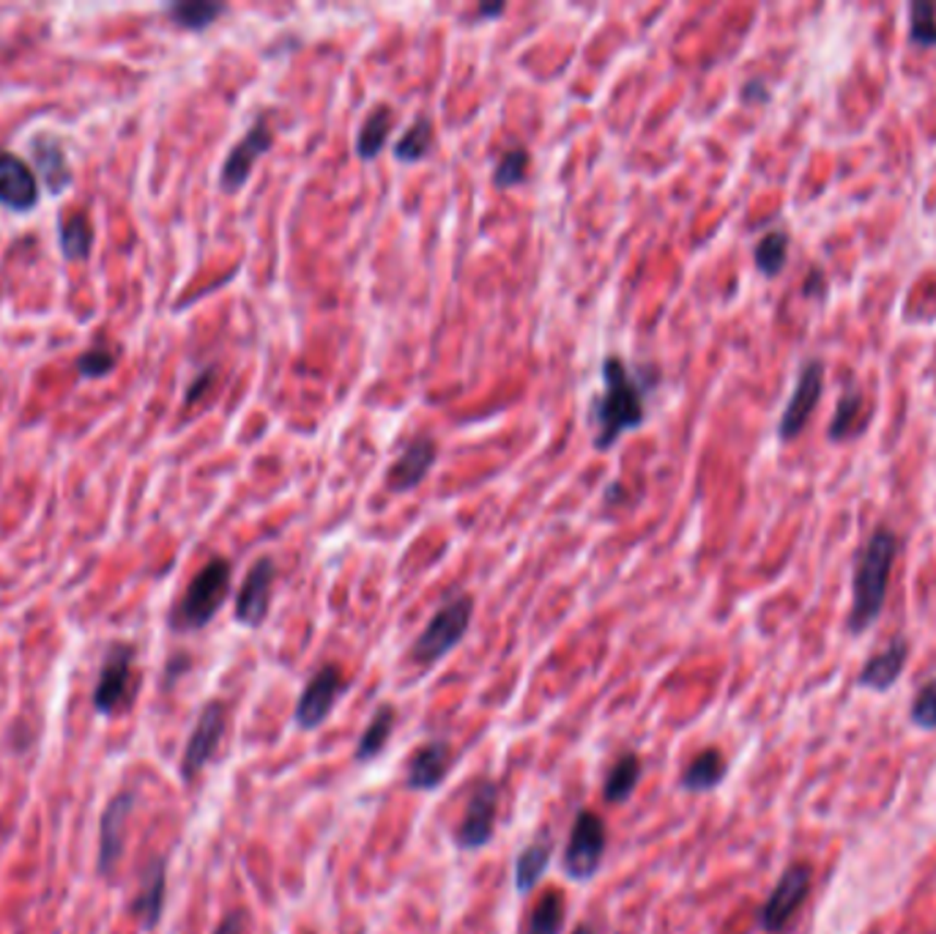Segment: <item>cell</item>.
I'll list each match as a JSON object with an SVG mask.
<instances>
[{
	"mask_svg": "<svg viewBox=\"0 0 936 934\" xmlns=\"http://www.w3.org/2000/svg\"><path fill=\"white\" fill-rule=\"evenodd\" d=\"M807 890H811V866L805 863H794V866L786 869L780 874L778 885L769 894L767 905L762 907V926L769 934H778L789 926V921L794 918V912L800 910V905L805 901Z\"/></svg>",
	"mask_w": 936,
	"mask_h": 934,
	"instance_id": "obj_11",
	"label": "cell"
},
{
	"mask_svg": "<svg viewBox=\"0 0 936 934\" xmlns=\"http://www.w3.org/2000/svg\"><path fill=\"white\" fill-rule=\"evenodd\" d=\"M275 559L260 557L258 562L250 568L247 579H244L242 590L236 597V619L247 628L264 626L266 614H269L271 603V584H275Z\"/></svg>",
	"mask_w": 936,
	"mask_h": 934,
	"instance_id": "obj_14",
	"label": "cell"
},
{
	"mask_svg": "<svg viewBox=\"0 0 936 934\" xmlns=\"http://www.w3.org/2000/svg\"><path fill=\"white\" fill-rule=\"evenodd\" d=\"M726 773H729V762H726L724 751L704 749L688 767H684L679 784H682V789H688V792H709V789L720 787Z\"/></svg>",
	"mask_w": 936,
	"mask_h": 934,
	"instance_id": "obj_20",
	"label": "cell"
},
{
	"mask_svg": "<svg viewBox=\"0 0 936 934\" xmlns=\"http://www.w3.org/2000/svg\"><path fill=\"white\" fill-rule=\"evenodd\" d=\"M526 168H528L526 148H510V151H505V157L499 159V165H496L494 184L501 186V190L512 184H521L523 175H526Z\"/></svg>",
	"mask_w": 936,
	"mask_h": 934,
	"instance_id": "obj_33",
	"label": "cell"
},
{
	"mask_svg": "<svg viewBox=\"0 0 936 934\" xmlns=\"http://www.w3.org/2000/svg\"><path fill=\"white\" fill-rule=\"evenodd\" d=\"M116 365H119V356H116V351L110 349H90L85 351V354L77 356V362H74V367H77V373L83 378H105L110 376L112 371H116Z\"/></svg>",
	"mask_w": 936,
	"mask_h": 934,
	"instance_id": "obj_34",
	"label": "cell"
},
{
	"mask_svg": "<svg viewBox=\"0 0 936 934\" xmlns=\"http://www.w3.org/2000/svg\"><path fill=\"white\" fill-rule=\"evenodd\" d=\"M802 293H805L807 299H816V302H822V299L827 296V275L822 266H813V269L807 271L805 282H802Z\"/></svg>",
	"mask_w": 936,
	"mask_h": 934,
	"instance_id": "obj_36",
	"label": "cell"
},
{
	"mask_svg": "<svg viewBox=\"0 0 936 934\" xmlns=\"http://www.w3.org/2000/svg\"><path fill=\"white\" fill-rule=\"evenodd\" d=\"M219 14H224V7L211 0H184L168 9V17L184 31H206Z\"/></svg>",
	"mask_w": 936,
	"mask_h": 934,
	"instance_id": "obj_30",
	"label": "cell"
},
{
	"mask_svg": "<svg viewBox=\"0 0 936 934\" xmlns=\"http://www.w3.org/2000/svg\"><path fill=\"white\" fill-rule=\"evenodd\" d=\"M641 760L635 754H622L617 762L611 765V771L606 773V784H603V798L608 800V803H624V800H630V794L635 792V787H639L641 781Z\"/></svg>",
	"mask_w": 936,
	"mask_h": 934,
	"instance_id": "obj_26",
	"label": "cell"
},
{
	"mask_svg": "<svg viewBox=\"0 0 936 934\" xmlns=\"http://www.w3.org/2000/svg\"><path fill=\"white\" fill-rule=\"evenodd\" d=\"M608 847V830L606 822L595 811L583 809L578 811L575 822H572L570 839L564 847V872L567 877L575 880V883H589L597 872H600V863L606 858Z\"/></svg>",
	"mask_w": 936,
	"mask_h": 934,
	"instance_id": "obj_5",
	"label": "cell"
},
{
	"mask_svg": "<svg viewBox=\"0 0 936 934\" xmlns=\"http://www.w3.org/2000/svg\"><path fill=\"white\" fill-rule=\"evenodd\" d=\"M644 384L630 373L624 360L606 356L603 360V395L595 403L597 450H608L628 430L644 425Z\"/></svg>",
	"mask_w": 936,
	"mask_h": 934,
	"instance_id": "obj_2",
	"label": "cell"
},
{
	"mask_svg": "<svg viewBox=\"0 0 936 934\" xmlns=\"http://www.w3.org/2000/svg\"><path fill=\"white\" fill-rule=\"evenodd\" d=\"M436 463V441L433 439H414L403 450V456L394 461L392 472H389V488L392 490H411L425 480Z\"/></svg>",
	"mask_w": 936,
	"mask_h": 934,
	"instance_id": "obj_18",
	"label": "cell"
},
{
	"mask_svg": "<svg viewBox=\"0 0 936 934\" xmlns=\"http://www.w3.org/2000/svg\"><path fill=\"white\" fill-rule=\"evenodd\" d=\"M271 141H275V137H271L269 124H266L264 116H258L255 124L247 130V135L233 146V151L224 159L222 173H219V186H222L224 192L242 190V186L247 184L250 173H253L255 162L260 159V154L269 151Z\"/></svg>",
	"mask_w": 936,
	"mask_h": 934,
	"instance_id": "obj_12",
	"label": "cell"
},
{
	"mask_svg": "<svg viewBox=\"0 0 936 934\" xmlns=\"http://www.w3.org/2000/svg\"><path fill=\"white\" fill-rule=\"evenodd\" d=\"M36 203H39L36 173L17 154L0 148V206L25 215V211L36 209Z\"/></svg>",
	"mask_w": 936,
	"mask_h": 934,
	"instance_id": "obj_13",
	"label": "cell"
},
{
	"mask_svg": "<svg viewBox=\"0 0 936 934\" xmlns=\"http://www.w3.org/2000/svg\"><path fill=\"white\" fill-rule=\"evenodd\" d=\"M31 151H34V165L50 195H61L63 190L72 186L69 157L56 135H36L34 141H31Z\"/></svg>",
	"mask_w": 936,
	"mask_h": 934,
	"instance_id": "obj_17",
	"label": "cell"
},
{
	"mask_svg": "<svg viewBox=\"0 0 936 934\" xmlns=\"http://www.w3.org/2000/svg\"><path fill=\"white\" fill-rule=\"evenodd\" d=\"M907 658H909L907 639H892L882 653L871 655V658L865 660L863 671H860V686H868L874 688V691H887V688L901 677L903 666H907Z\"/></svg>",
	"mask_w": 936,
	"mask_h": 934,
	"instance_id": "obj_19",
	"label": "cell"
},
{
	"mask_svg": "<svg viewBox=\"0 0 936 934\" xmlns=\"http://www.w3.org/2000/svg\"><path fill=\"white\" fill-rule=\"evenodd\" d=\"M567 921V896L561 888H550L539 896L534 910L528 912L523 934H561Z\"/></svg>",
	"mask_w": 936,
	"mask_h": 934,
	"instance_id": "obj_22",
	"label": "cell"
},
{
	"mask_svg": "<svg viewBox=\"0 0 936 934\" xmlns=\"http://www.w3.org/2000/svg\"><path fill=\"white\" fill-rule=\"evenodd\" d=\"M230 592V562L224 557H214L197 570L195 579L186 586L179 608L173 614V628L179 631H200L217 617L224 597Z\"/></svg>",
	"mask_w": 936,
	"mask_h": 934,
	"instance_id": "obj_3",
	"label": "cell"
},
{
	"mask_svg": "<svg viewBox=\"0 0 936 934\" xmlns=\"http://www.w3.org/2000/svg\"><path fill=\"white\" fill-rule=\"evenodd\" d=\"M165 877H168V869H165V861L151 863V869H148L146 877H143L141 894H137L135 905H132V912H135V915L141 918L143 929H154L159 923V918H162Z\"/></svg>",
	"mask_w": 936,
	"mask_h": 934,
	"instance_id": "obj_21",
	"label": "cell"
},
{
	"mask_svg": "<svg viewBox=\"0 0 936 934\" xmlns=\"http://www.w3.org/2000/svg\"><path fill=\"white\" fill-rule=\"evenodd\" d=\"M501 12H505V7H501V3H499V7H483V9H479V14H483V17H496V14H501Z\"/></svg>",
	"mask_w": 936,
	"mask_h": 934,
	"instance_id": "obj_40",
	"label": "cell"
},
{
	"mask_svg": "<svg viewBox=\"0 0 936 934\" xmlns=\"http://www.w3.org/2000/svg\"><path fill=\"white\" fill-rule=\"evenodd\" d=\"M224 726H228V709L222 702H208L200 709V718H197L195 729L190 735V743L184 749V760H181V776L184 781L197 778V773L214 760L219 743H222Z\"/></svg>",
	"mask_w": 936,
	"mask_h": 934,
	"instance_id": "obj_10",
	"label": "cell"
},
{
	"mask_svg": "<svg viewBox=\"0 0 936 934\" xmlns=\"http://www.w3.org/2000/svg\"><path fill=\"white\" fill-rule=\"evenodd\" d=\"M550 858H554V845H550L548 836H539L537 841L526 847V850L518 856L515 861V888L518 894H528L534 885L543 880V874L548 872Z\"/></svg>",
	"mask_w": 936,
	"mask_h": 934,
	"instance_id": "obj_24",
	"label": "cell"
},
{
	"mask_svg": "<svg viewBox=\"0 0 936 934\" xmlns=\"http://www.w3.org/2000/svg\"><path fill=\"white\" fill-rule=\"evenodd\" d=\"M58 247L66 260H85L94 250V226L85 215H72L58 226Z\"/></svg>",
	"mask_w": 936,
	"mask_h": 934,
	"instance_id": "obj_27",
	"label": "cell"
},
{
	"mask_svg": "<svg viewBox=\"0 0 936 934\" xmlns=\"http://www.w3.org/2000/svg\"><path fill=\"white\" fill-rule=\"evenodd\" d=\"M345 688H348V682H345V677H342L340 666L337 664L320 666V669L315 671L313 677H309V682L304 686L302 696H299V702H296V713H293V720H296L299 729H304V732H309V729H318V726L331 715L337 699L345 693Z\"/></svg>",
	"mask_w": 936,
	"mask_h": 934,
	"instance_id": "obj_8",
	"label": "cell"
},
{
	"mask_svg": "<svg viewBox=\"0 0 936 934\" xmlns=\"http://www.w3.org/2000/svg\"><path fill=\"white\" fill-rule=\"evenodd\" d=\"M496 816H499V784L477 778L469 789V803L454 834V845L469 852L483 850L496 834Z\"/></svg>",
	"mask_w": 936,
	"mask_h": 934,
	"instance_id": "obj_6",
	"label": "cell"
},
{
	"mask_svg": "<svg viewBox=\"0 0 936 934\" xmlns=\"http://www.w3.org/2000/svg\"><path fill=\"white\" fill-rule=\"evenodd\" d=\"M449 767H452V749H449L447 740H427L411 754L409 765H405V787L411 792H433L443 784Z\"/></svg>",
	"mask_w": 936,
	"mask_h": 934,
	"instance_id": "obj_15",
	"label": "cell"
},
{
	"mask_svg": "<svg viewBox=\"0 0 936 934\" xmlns=\"http://www.w3.org/2000/svg\"><path fill=\"white\" fill-rule=\"evenodd\" d=\"M742 99H745L747 105H762V101H769L767 83H764V80H747L745 88H742Z\"/></svg>",
	"mask_w": 936,
	"mask_h": 934,
	"instance_id": "obj_38",
	"label": "cell"
},
{
	"mask_svg": "<svg viewBox=\"0 0 936 934\" xmlns=\"http://www.w3.org/2000/svg\"><path fill=\"white\" fill-rule=\"evenodd\" d=\"M430 146L433 121L422 116V119H416L414 124L405 130V135L394 143V157H398L400 162H420V159H425V154L430 151Z\"/></svg>",
	"mask_w": 936,
	"mask_h": 934,
	"instance_id": "obj_32",
	"label": "cell"
},
{
	"mask_svg": "<svg viewBox=\"0 0 936 934\" xmlns=\"http://www.w3.org/2000/svg\"><path fill=\"white\" fill-rule=\"evenodd\" d=\"M753 260L764 277H778L789 260V233L780 231V228L764 233L753 247Z\"/></svg>",
	"mask_w": 936,
	"mask_h": 934,
	"instance_id": "obj_29",
	"label": "cell"
},
{
	"mask_svg": "<svg viewBox=\"0 0 936 934\" xmlns=\"http://www.w3.org/2000/svg\"><path fill=\"white\" fill-rule=\"evenodd\" d=\"M132 666H135V647L132 644H112L101 660L99 680L94 688V707L110 715L124 707L132 688Z\"/></svg>",
	"mask_w": 936,
	"mask_h": 934,
	"instance_id": "obj_9",
	"label": "cell"
},
{
	"mask_svg": "<svg viewBox=\"0 0 936 934\" xmlns=\"http://www.w3.org/2000/svg\"><path fill=\"white\" fill-rule=\"evenodd\" d=\"M472 614H474V597L472 595H460L454 601L443 603L436 611V617L427 622L425 631L416 636V642L411 644V660L420 666H433L443 658L447 653H452L460 642L469 633L472 626Z\"/></svg>",
	"mask_w": 936,
	"mask_h": 934,
	"instance_id": "obj_4",
	"label": "cell"
},
{
	"mask_svg": "<svg viewBox=\"0 0 936 934\" xmlns=\"http://www.w3.org/2000/svg\"><path fill=\"white\" fill-rule=\"evenodd\" d=\"M394 126V116L389 105H378L370 110V116L365 119L360 130V141H356V151L362 159H373L384 148V143L389 141V132Z\"/></svg>",
	"mask_w": 936,
	"mask_h": 934,
	"instance_id": "obj_28",
	"label": "cell"
},
{
	"mask_svg": "<svg viewBox=\"0 0 936 934\" xmlns=\"http://www.w3.org/2000/svg\"><path fill=\"white\" fill-rule=\"evenodd\" d=\"M909 45L920 50L936 47V3L931 0L909 3Z\"/></svg>",
	"mask_w": 936,
	"mask_h": 934,
	"instance_id": "obj_31",
	"label": "cell"
},
{
	"mask_svg": "<svg viewBox=\"0 0 936 934\" xmlns=\"http://www.w3.org/2000/svg\"><path fill=\"white\" fill-rule=\"evenodd\" d=\"M211 378H214L211 371H203L200 376H197V381L190 387V392H186V403H195V400L200 398L203 392H206V387L211 384Z\"/></svg>",
	"mask_w": 936,
	"mask_h": 934,
	"instance_id": "obj_39",
	"label": "cell"
},
{
	"mask_svg": "<svg viewBox=\"0 0 936 934\" xmlns=\"http://www.w3.org/2000/svg\"><path fill=\"white\" fill-rule=\"evenodd\" d=\"M912 720L923 729H936V677L925 682L912 699Z\"/></svg>",
	"mask_w": 936,
	"mask_h": 934,
	"instance_id": "obj_35",
	"label": "cell"
},
{
	"mask_svg": "<svg viewBox=\"0 0 936 934\" xmlns=\"http://www.w3.org/2000/svg\"><path fill=\"white\" fill-rule=\"evenodd\" d=\"M863 409H865L863 389H860L858 384H849V387L843 389L841 398H838L836 414H832V423H830V428H827V439L843 441V439H849V436L860 434V428H858L860 420H863V423H868V417H863Z\"/></svg>",
	"mask_w": 936,
	"mask_h": 934,
	"instance_id": "obj_23",
	"label": "cell"
},
{
	"mask_svg": "<svg viewBox=\"0 0 936 934\" xmlns=\"http://www.w3.org/2000/svg\"><path fill=\"white\" fill-rule=\"evenodd\" d=\"M394 724H398V709H394L392 704H381V707L376 709V715H373L370 724H367L365 735L360 738L356 762L376 760V756L387 749L389 738H392L394 732Z\"/></svg>",
	"mask_w": 936,
	"mask_h": 934,
	"instance_id": "obj_25",
	"label": "cell"
},
{
	"mask_svg": "<svg viewBox=\"0 0 936 934\" xmlns=\"http://www.w3.org/2000/svg\"><path fill=\"white\" fill-rule=\"evenodd\" d=\"M898 535L887 526L874 530V535L860 548L854 562V601L849 614V631L863 633L879 619L890 586L892 562L898 557Z\"/></svg>",
	"mask_w": 936,
	"mask_h": 934,
	"instance_id": "obj_1",
	"label": "cell"
},
{
	"mask_svg": "<svg viewBox=\"0 0 936 934\" xmlns=\"http://www.w3.org/2000/svg\"><path fill=\"white\" fill-rule=\"evenodd\" d=\"M572 934H595V932H592V929L586 926V923H581V926H578L575 932H572Z\"/></svg>",
	"mask_w": 936,
	"mask_h": 934,
	"instance_id": "obj_41",
	"label": "cell"
},
{
	"mask_svg": "<svg viewBox=\"0 0 936 934\" xmlns=\"http://www.w3.org/2000/svg\"><path fill=\"white\" fill-rule=\"evenodd\" d=\"M825 392V362L818 356H807L797 373L794 392H791L789 403H786L783 414L778 423V439L794 441L802 430L811 423L813 411L818 409V400Z\"/></svg>",
	"mask_w": 936,
	"mask_h": 934,
	"instance_id": "obj_7",
	"label": "cell"
},
{
	"mask_svg": "<svg viewBox=\"0 0 936 934\" xmlns=\"http://www.w3.org/2000/svg\"><path fill=\"white\" fill-rule=\"evenodd\" d=\"M244 929H247V912L233 910L219 921V926L214 929V934H244Z\"/></svg>",
	"mask_w": 936,
	"mask_h": 934,
	"instance_id": "obj_37",
	"label": "cell"
},
{
	"mask_svg": "<svg viewBox=\"0 0 936 934\" xmlns=\"http://www.w3.org/2000/svg\"><path fill=\"white\" fill-rule=\"evenodd\" d=\"M135 805L132 792H121L107 803L105 814H101L99 825V872H110L119 863L121 852H124V836H126V820Z\"/></svg>",
	"mask_w": 936,
	"mask_h": 934,
	"instance_id": "obj_16",
	"label": "cell"
}]
</instances>
